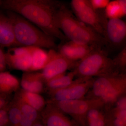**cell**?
Listing matches in <instances>:
<instances>
[{"label": "cell", "instance_id": "obj_15", "mask_svg": "<svg viewBox=\"0 0 126 126\" xmlns=\"http://www.w3.org/2000/svg\"><path fill=\"white\" fill-rule=\"evenodd\" d=\"M22 89L40 94L44 91L45 82L41 73L25 72L20 82Z\"/></svg>", "mask_w": 126, "mask_h": 126}, {"label": "cell", "instance_id": "obj_36", "mask_svg": "<svg viewBox=\"0 0 126 126\" xmlns=\"http://www.w3.org/2000/svg\"><path fill=\"white\" fill-rule=\"evenodd\" d=\"M122 0L123 1H124V2L126 3V0Z\"/></svg>", "mask_w": 126, "mask_h": 126}, {"label": "cell", "instance_id": "obj_5", "mask_svg": "<svg viewBox=\"0 0 126 126\" xmlns=\"http://www.w3.org/2000/svg\"><path fill=\"white\" fill-rule=\"evenodd\" d=\"M48 101L53 104L66 115L70 116L79 126H86V115L90 109L102 108L104 106L101 100L93 98L58 102Z\"/></svg>", "mask_w": 126, "mask_h": 126}, {"label": "cell", "instance_id": "obj_32", "mask_svg": "<svg viewBox=\"0 0 126 126\" xmlns=\"http://www.w3.org/2000/svg\"><path fill=\"white\" fill-rule=\"evenodd\" d=\"M20 0H4V1H7V2H18L20 1Z\"/></svg>", "mask_w": 126, "mask_h": 126}, {"label": "cell", "instance_id": "obj_31", "mask_svg": "<svg viewBox=\"0 0 126 126\" xmlns=\"http://www.w3.org/2000/svg\"><path fill=\"white\" fill-rule=\"evenodd\" d=\"M32 126H45L41 120L35 123Z\"/></svg>", "mask_w": 126, "mask_h": 126}, {"label": "cell", "instance_id": "obj_18", "mask_svg": "<svg viewBox=\"0 0 126 126\" xmlns=\"http://www.w3.org/2000/svg\"><path fill=\"white\" fill-rule=\"evenodd\" d=\"M20 85L18 79L10 73L5 71L0 72V93L12 94L19 90Z\"/></svg>", "mask_w": 126, "mask_h": 126}, {"label": "cell", "instance_id": "obj_9", "mask_svg": "<svg viewBox=\"0 0 126 126\" xmlns=\"http://www.w3.org/2000/svg\"><path fill=\"white\" fill-rule=\"evenodd\" d=\"M32 46L9 48L5 53L7 66L15 70L30 72L32 64Z\"/></svg>", "mask_w": 126, "mask_h": 126}, {"label": "cell", "instance_id": "obj_8", "mask_svg": "<svg viewBox=\"0 0 126 126\" xmlns=\"http://www.w3.org/2000/svg\"><path fill=\"white\" fill-rule=\"evenodd\" d=\"M49 58L47 64L40 72L45 83L48 80L74 68L77 62L68 60L55 49L48 51Z\"/></svg>", "mask_w": 126, "mask_h": 126}, {"label": "cell", "instance_id": "obj_26", "mask_svg": "<svg viewBox=\"0 0 126 126\" xmlns=\"http://www.w3.org/2000/svg\"><path fill=\"white\" fill-rule=\"evenodd\" d=\"M109 112L112 115L119 118L126 126V110L116 107L115 109Z\"/></svg>", "mask_w": 126, "mask_h": 126}, {"label": "cell", "instance_id": "obj_24", "mask_svg": "<svg viewBox=\"0 0 126 126\" xmlns=\"http://www.w3.org/2000/svg\"><path fill=\"white\" fill-rule=\"evenodd\" d=\"M116 68L124 69L126 67V46L114 60H113Z\"/></svg>", "mask_w": 126, "mask_h": 126}, {"label": "cell", "instance_id": "obj_7", "mask_svg": "<svg viewBox=\"0 0 126 126\" xmlns=\"http://www.w3.org/2000/svg\"><path fill=\"white\" fill-rule=\"evenodd\" d=\"M94 80L93 78L76 79L71 84L63 88L48 92L50 96L48 101L58 102L83 99L92 87Z\"/></svg>", "mask_w": 126, "mask_h": 126}, {"label": "cell", "instance_id": "obj_30", "mask_svg": "<svg viewBox=\"0 0 126 126\" xmlns=\"http://www.w3.org/2000/svg\"><path fill=\"white\" fill-rule=\"evenodd\" d=\"M116 107L126 110V95L121 97L117 100Z\"/></svg>", "mask_w": 126, "mask_h": 126}, {"label": "cell", "instance_id": "obj_3", "mask_svg": "<svg viewBox=\"0 0 126 126\" xmlns=\"http://www.w3.org/2000/svg\"><path fill=\"white\" fill-rule=\"evenodd\" d=\"M7 11L6 14L13 25L18 46H34L49 49L56 48L53 37L37 28L19 14L11 11Z\"/></svg>", "mask_w": 126, "mask_h": 126}, {"label": "cell", "instance_id": "obj_35", "mask_svg": "<svg viewBox=\"0 0 126 126\" xmlns=\"http://www.w3.org/2000/svg\"><path fill=\"white\" fill-rule=\"evenodd\" d=\"M2 2L1 1V0H0V6L2 5Z\"/></svg>", "mask_w": 126, "mask_h": 126}, {"label": "cell", "instance_id": "obj_13", "mask_svg": "<svg viewBox=\"0 0 126 126\" xmlns=\"http://www.w3.org/2000/svg\"><path fill=\"white\" fill-rule=\"evenodd\" d=\"M0 46L2 48L18 46L13 25L7 14L0 12Z\"/></svg>", "mask_w": 126, "mask_h": 126}, {"label": "cell", "instance_id": "obj_10", "mask_svg": "<svg viewBox=\"0 0 126 126\" xmlns=\"http://www.w3.org/2000/svg\"><path fill=\"white\" fill-rule=\"evenodd\" d=\"M40 113L41 121L45 126H79L50 102L47 101Z\"/></svg>", "mask_w": 126, "mask_h": 126}, {"label": "cell", "instance_id": "obj_16", "mask_svg": "<svg viewBox=\"0 0 126 126\" xmlns=\"http://www.w3.org/2000/svg\"><path fill=\"white\" fill-rule=\"evenodd\" d=\"M14 96L40 112L45 108L47 102L40 94L23 89H19Z\"/></svg>", "mask_w": 126, "mask_h": 126}, {"label": "cell", "instance_id": "obj_28", "mask_svg": "<svg viewBox=\"0 0 126 126\" xmlns=\"http://www.w3.org/2000/svg\"><path fill=\"white\" fill-rule=\"evenodd\" d=\"M2 48L0 46V72L5 71L7 66L5 53Z\"/></svg>", "mask_w": 126, "mask_h": 126}, {"label": "cell", "instance_id": "obj_1", "mask_svg": "<svg viewBox=\"0 0 126 126\" xmlns=\"http://www.w3.org/2000/svg\"><path fill=\"white\" fill-rule=\"evenodd\" d=\"M62 2L58 0H32L22 2L4 1L2 5L7 10L22 16L50 36L64 41L67 39L59 29L56 20V12Z\"/></svg>", "mask_w": 126, "mask_h": 126}, {"label": "cell", "instance_id": "obj_25", "mask_svg": "<svg viewBox=\"0 0 126 126\" xmlns=\"http://www.w3.org/2000/svg\"><path fill=\"white\" fill-rule=\"evenodd\" d=\"M9 104L4 108L0 110V126H8L9 118L8 110Z\"/></svg>", "mask_w": 126, "mask_h": 126}, {"label": "cell", "instance_id": "obj_17", "mask_svg": "<svg viewBox=\"0 0 126 126\" xmlns=\"http://www.w3.org/2000/svg\"><path fill=\"white\" fill-rule=\"evenodd\" d=\"M17 100L21 110V117L20 122L17 126H32L40 119V113L18 99Z\"/></svg>", "mask_w": 126, "mask_h": 126}, {"label": "cell", "instance_id": "obj_12", "mask_svg": "<svg viewBox=\"0 0 126 126\" xmlns=\"http://www.w3.org/2000/svg\"><path fill=\"white\" fill-rule=\"evenodd\" d=\"M96 47L69 41L59 47V53L68 60L78 62L85 58Z\"/></svg>", "mask_w": 126, "mask_h": 126}, {"label": "cell", "instance_id": "obj_2", "mask_svg": "<svg viewBox=\"0 0 126 126\" xmlns=\"http://www.w3.org/2000/svg\"><path fill=\"white\" fill-rule=\"evenodd\" d=\"M56 20L59 29L69 41L96 48L107 44L103 36L79 20L64 2L57 10Z\"/></svg>", "mask_w": 126, "mask_h": 126}, {"label": "cell", "instance_id": "obj_19", "mask_svg": "<svg viewBox=\"0 0 126 126\" xmlns=\"http://www.w3.org/2000/svg\"><path fill=\"white\" fill-rule=\"evenodd\" d=\"M75 75L73 71L67 74H63L54 77L45 83L46 88L48 92L59 90L70 85L74 81Z\"/></svg>", "mask_w": 126, "mask_h": 126}, {"label": "cell", "instance_id": "obj_14", "mask_svg": "<svg viewBox=\"0 0 126 126\" xmlns=\"http://www.w3.org/2000/svg\"><path fill=\"white\" fill-rule=\"evenodd\" d=\"M126 93V74L119 75L117 80L100 97L104 105L112 104Z\"/></svg>", "mask_w": 126, "mask_h": 126}, {"label": "cell", "instance_id": "obj_34", "mask_svg": "<svg viewBox=\"0 0 126 126\" xmlns=\"http://www.w3.org/2000/svg\"><path fill=\"white\" fill-rule=\"evenodd\" d=\"M105 126H113L112 125H111V124H110L108 122H107V124H106V125Z\"/></svg>", "mask_w": 126, "mask_h": 126}, {"label": "cell", "instance_id": "obj_27", "mask_svg": "<svg viewBox=\"0 0 126 126\" xmlns=\"http://www.w3.org/2000/svg\"><path fill=\"white\" fill-rule=\"evenodd\" d=\"M93 7L97 10H101L107 7L110 0H90Z\"/></svg>", "mask_w": 126, "mask_h": 126}, {"label": "cell", "instance_id": "obj_11", "mask_svg": "<svg viewBox=\"0 0 126 126\" xmlns=\"http://www.w3.org/2000/svg\"><path fill=\"white\" fill-rule=\"evenodd\" d=\"M104 38L107 43L116 45L126 38V23L120 18L107 19L104 23Z\"/></svg>", "mask_w": 126, "mask_h": 126}, {"label": "cell", "instance_id": "obj_29", "mask_svg": "<svg viewBox=\"0 0 126 126\" xmlns=\"http://www.w3.org/2000/svg\"><path fill=\"white\" fill-rule=\"evenodd\" d=\"M12 98V94L7 95L0 93V110L7 106Z\"/></svg>", "mask_w": 126, "mask_h": 126}, {"label": "cell", "instance_id": "obj_21", "mask_svg": "<svg viewBox=\"0 0 126 126\" xmlns=\"http://www.w3.org/2000/svg\"><path fill=\"white\" fill-rule=\"evenodd\" d=\"M104 15L107 19L120 18L126 15V3L122 0L110 1L104 9Z\"/></svg>", "mask_w": 126, "mask_h": 126}, {"label": "cell", "instance_id": "obj_23", "mask_svg": "<svg viewBox=\"0 0 126 126\" xmlns=\"http://www.w3.org/2000/svg\"><path fill=\"white\" fill-rule=\"evenodd\" d=\"M8 126H17L21 117V110L17 100L13 97L9 104Z\"/></svg>", "mask_w": 126, "mask_h": 126}, {"label": "cell", "instance_id": "obj_4", "mask_svg": "<svg viewBox=\"0 0 126 126\" xmlns=\"http://www.w3.org/2000/svg\"><path fill=\"white\" fill-rule=\"evenodd\" d=\"M113 61L101 48H97L77 62L73 70L78 78H93L115 73Z\"/></svg>", "mask_w": 126, "mask_h": 126}, {"label": "cell", "instance_id": "obj_20", "mask_svg": "<svg viewBox=\"0 0 126 126\" xmlns=\"http://www.w3.org/2000/svg\"><path fill=\"white\" fill-rule=\"evenodd\" d=\"M32 64L30 72L42 70L47 64L49 58L48 51L43 48L32 47Z\"/></svg>", "mask_w": 126, "mask_h": 126}, {"label": "cell", "instance_id": "obj_22", "mask_svg": "<svg viewBox=\"0 0 126 126\" xmlns=\"http://www.w3.org/2000/svg\"><path fill=\"white\" fill-rule=\"evenodd\" d=\"M101 108L91 109L86 117V126H105L107 123V112H104Z\"/></svg>", "mask_w": 126, "mask_h": 126}, {"label": "cell", "instance_id": "obj_6", "mask_svg": "<svg viewBox=\"0 0 126 126\" xmlns=\"http://www.w3.org/2000/svg\"><path fill=\"white\" fill-rule=\"evenodd\" d=\"M72 10L79 20L93 28L104 37V12L93 7L90 0H71Z\"/></svg>", "mask_w": 126, "mask_h": 126}, {"label": "cell", "instance_id": "obj_33", "mask_svg": "<svg viewBox=\"0 0 126 126\" xmlns=\"http://www.w3.org/2000/svg\"><path fill=\"white\" fill-rule=\"evenodd\" d=\"M30 0H20V1L18 2H25V1H29Z\"/></svg>", "mask_w": 126, "mask_h": 126}]
</instances>
